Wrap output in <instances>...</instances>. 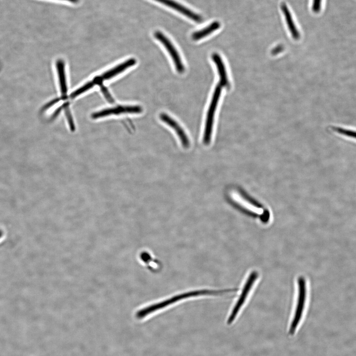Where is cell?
Returning a JSON list of instances; mask_svg holds the SVG:
<instances>
[{
	"label": "cell",
	"mask_w": 356,
	"mask_h": 356,
	"mask_svg": "<svg viewBox=\"0 0 356 356\" xmlns=\"http://www.w3.org/2000/svg\"><path fill=\"white\" fill-rule=\"evenodd\" d=\"M95 84L93 80L85 84L71 93L70 97L74 98L92 88Z\"/></svg>",
	"instance_id": "obj_14"
},
{
	"label": "cell",
	"mask_w": 356,
	"mask_h": 356,
	"mask_svg": "<svg viewBox=\"0 0 356 356\" xmlns=\"http://www.w3.org/2000/svg\"><path fill=\"white\" fill-rule=\"evenodd\" d=\"M220 26L219 22H213L205 28L193 33L192 35V39L194 41L203 39L218 29Z\"/></svg>",
	"instance_id": "obj_13"
},
{
	"label": "cell",
	"mask_w": 356,
	"mask_h": 356,
	"mask_svg": "<svg viewBox=\"0 0 356 356\" xmlns=\"http://www.w3.org/2000/svg\"><path fill=\"white\" fill-rule=\"evenodd\" d=\"M298 295L297 305L293 321L291 323L289 333L294 334L296 328L301 318L306 302L307 288L306 282L303 276L298 279Z\"/></svg>",
	"instance_id": "obj_3"
},
{
	"label": "cell",
	"mask_w": 356,
	"mask_h": 356,
	"mask_svg": "<svg viewBox=\"0 0 356 356\" xmlns=\"http://www.w3.org/2000/svg\"><path fill=\"white\" fill-rule=\"evenodd\" d=\"M280 6L282 13L285 18L287 25L292 37L295 40H298L300 38V34L295 25V23L288 6L285 2L281 3Z\"/></svg>",
	"instance_id": "obj_11"
},
{
	"label": "cell",
	"mask_w": 356,
	"mask_h": 356,
	"mask_svg": "<svg viewBox=\"0 0 356 356\" xmlns=\"http://www.w3.org/2000/svg\"><path fill=\"white\" fill-rule=\"evenodd\" d=\"M334 131L342 135L356 139V131L347 130L339 127H334Z\"/></svg>",
	"instance_id": "obj_15"
},
{
	"label": "cell",
	"mask_w": 356,
	"mask_h": 356,
	"mask_svg": "<svg viewBox=\"0 0 356 356\" xmlns=\"http://www.w3.org/2000/svg\"><path fill=\"white\" fill-rule=\"evenodd\" d=\"M258 277V273L256 271H253L248 276L246 282L242 288L241 293L237 299L234 307H233L231 314H230L227 323L230 324L235 319L237 314L243 305L250 291L251 290L254 283Z\"/></svg>",
	"instance_id": "obj_4"
},
{
	"label": "cell",
	"mask_w": 356,
	"mask_h": 356,
	"mask_svg": "<svg viewBox=\"0 0 356 356\" xmlns=\"http://www.w3.org/2000/svg\"><path fill=\"white\" fill-rule=\"evenodd\" d=\"M2 234H3V232H2V231L0 229V238L2 236Z\"/></svg>",
	"instance_id": "obj_18"
},
{
	"label": "cell",
	"mask_w": 356,
	"mask_h": 356,
	"mask_svg": "<svg viewBox=\"0 0 356 356\" xmlns=\"http://www.w3.org/2000/svg\"><path fill=\"white\" fill-rule=\"evenodd\" d=\"M136 63V60L134 58H130L124 62L118 64L116 66L104 72L100 76H97L93 80L95 85H102V82L109 80L117 75L124 72L129 68L134 66Z\"/></svg>",
	"instance_id": "obj_7"
},
{
	"label": "cell",
	"mask_w": 356,
	"mask_h": 356,
	"mask_svg": "<svg viewBox=\"0 0 356 356\" xmlns=\"http://www.w3.org/2000/svg\"><path fill=\"white\" fill-rule=\"evenodd\" d=\"M56 68L61 93L62 97L66 95L67 90L66 78L65 70V64L62 60H58L56 62Z\"/></svg>",
	"instance_id": "obj_12"
},
{
	"label": "cell",
	"mask_w": 356,
	"mask_h": 356,
	"mask_svg": "<svg viewBox=\"0 0 356 356\" xmlns=\"http://www.w3.org/2000/svg\"><path fill=\"white\" fill-rule=\"evenodd\" d=\"M161 3H164V4L179 11L183 15L186 16L188 18L192 20L199 22L202 21L201 17L197 14L193 12L190 10L187 9L186 7L180 4L179 3L173 0H155Z\"/></svg>",
	"instance_id": "obj_9"
},
{
	"label": "cell",
	"mask_w": 356,
	"mask_h": 356,
	"mask_svg": "<svg viewBox=\"0 0 356 356\" xmlns=\"http://www.w3.org/2000/svg\"><path fill=\"white\" fill-rule=\"evenodd\" d=\"M238 289H227L223 290H199L195 291H189L188 292L180 294L176 296H173L167 300L155 303L144 308L138 311L136 314V316L138 318H141L146 315L153 312L159 310L170 305L175 303L179 300L192 297L194 296H198L201 295H217L222 294L236 291Z\"/></svg>",
	"instance_id": "obj_1"
},
{
	"label": "cell",
	"mask_w": 356,
	"mask_h": 356,
	"mask_svg": "<svg viewBox=\"0 0 356 356\" xmlns=\"http://www.w3.org/2000/svg\"><path fill=\"white\" fill-rule=\"evenodd\" d=\"M212 59L218 70L220 78V85L222 87L227 86L229 84L228 77L222 58L218 53H214L212 55Z\"/></svg>",
	"instance_id": "obj_10"
},
{
	"label": "cell",
	"mask_w": 356,
	"mask_h": 356,
	"mask_svg": "<svg viewBox=\"0 0 356 356\" xmlns=\"http://www.w3.org/2000/svg\"><path fill=\"white\" fill-rule=\"evenodd\" d=\"M222 87L220 85L216 87L207 113L203 136V141L206 145L209 144L211 142L214 117L221 94Z\"/></svg>",
	"instance_id": "obj_2"
},
{
	"label": "cell",
	"mask_w": 356,
	"mask_h": 356,
	"mask_svg": "<svg viewBox=\"0 0 356 356\" xmlns=\"http://www.w3.org/2000/svg\"><path fill=\"white\" fill-rule=\"evenodd\" d=\"M154 36L164 45L170 54L176 69L179 73H182L184 71V66L180 56V55L169 39L160 31H156Z\"/></svg>",
	"instance_id": "obj_6"
},
{
	"label": "cell",
	"mask_w": 356,
	"mask_h": 356,
	"mask_svg": "<svg viewBox=\"0 0 356 356\" xmlns=\"http://www.w3.org/2000/svg\"><path fill=\"white\" fill-rule=\"evenodd\" d=\"M322 0H313L312 4V10L314 13H318L321 9Z\"/></svg>",
	"instance_id": "obj_16"
},
{
	"label": "cell",
	"mask_w": 356,
	"mask_h": 356,
	"mask_svg": "<svg viewBox=\"0 0 356 356\" xmlns=\"http://www.w3.org/2000/svg\"><path fill=\"white\" fill-rule=\"evenodd\" d=\"M160 119L175 132L183 147L189 146L190 141L186 133L181 126L173 118L165 113L160 114Z\"/></svg>",
	"instance_id": "obj_8"
},
{
	"label": "cell",
	"mask_w": 356,
	"mask_h": 356,
	"mask_svg": "<svg viewBox=\"0 0 356 356\" xmlns=\"http://www.w3.org/2000/svg\"><path fill=\"white\" fill-rule=\"evenodd\" d=\"M142 111L143 108L139 105H118L95 112L91 114V117L93 119H97L121 114H138Z\"/></svg>",
	"instance_id": "obj_5"
},
{
	"label": "cell",
	"mask_w": 356,
	"mask_h": 356,
	"mask_svg": "<svg viewBox=\"0 0 356 356\" xmlns=\"http://www.w3.org/2000/svg\"><path fill=\"white\" fill-rule=\"evenodd\" d=\"M66 0V1H69L70 2H73V3H77L79 1V0Z\"/></svg>",
	"instance_id": "obj_17"
}]
</instances>
